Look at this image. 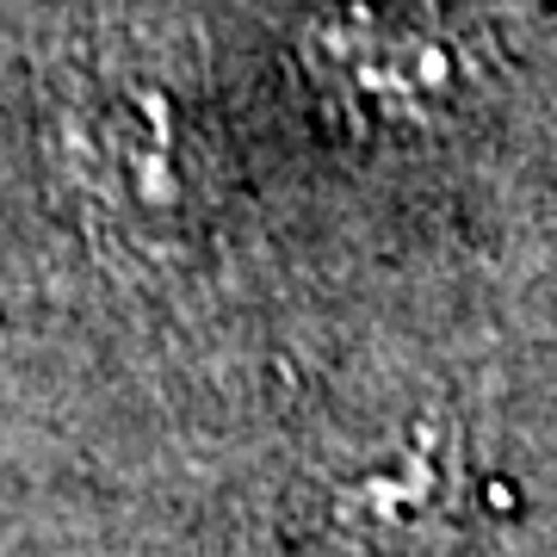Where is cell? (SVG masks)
Instances as JSON below:
<instances>
[{
    "label": "cell",
    "mask_w": 557,
    "mask_h": 557,
    "mask_svg": "<svg viewBox=\"0 0 557 557\" xmlns=\"http://www.w3.org/2000/svg\"><path fill=\"white\" fill-rule=\"evenodd\" d=\"M310 87L359 131H434L471 94V57L446 25L379 0H329L298 20Z\"/></svg>",
    "instance_id": "6da1fadb"
},
{
    "label": "cell",
    "mask_w": 557,
    "mask_h": 557,
    "mask_svg": "<svg viewBox=\"0 0 557 557\" xmlns=\"http://www.w3.org/2000/svg\"><path fill=\"white\" fill-rule=\"evenodd\" d=\"M458 483H465V446H458V421L428 416L409 434L359 465L354 478L335 490V520L354 539L372 545H403V539L428 533L453 515Z\"/></svg>",
    "instance_id": "7a4b0ae2"
},
{
    "label": "cell",
    "mask_w": 557,
    "mask_h": 557,
    "mask_svg": "<svg viewBox=\"0 0 557 557\" xmlns=\"http://www.w3.org/2000/svg\"><path fill=\"white\" fill-rule=\"evenodd\" d=\"M174 106L156 87H119L100 94L87 112V156L100 168V186L119 205L156 218L180 199V137Z\"/></svg>",
    "instance_id": "3957f363"
}]
</instances>
